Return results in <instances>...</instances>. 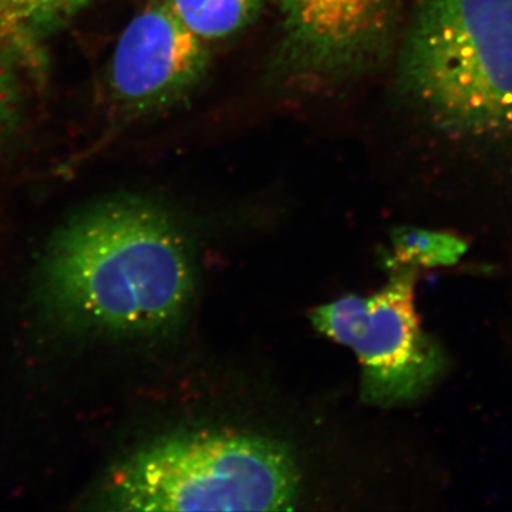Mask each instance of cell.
Listing matches in <instances>:
<instances>
[{
	"label": "cell",
	"instance_id": "3",
	"mask_svg": "<svg viewBox=\"0 0 512 512\" xmlns=\"http://www.w3.org/2000/svg\"><path fill=\"white\" fill-rule=\"evenodd\" d=\"M285 444L234 430L165 434L121 458L93 495L106 511H284L301 494Z\"/></svg>",
	"mask_w": 512,
	"mask_h": 512
},
{
	"label": "cell",
	"instance_id": "5",
	"mask_svg": "<svg viewBox=\"0 0 512 512\" xmlns=\"http://www.w3.org/2000/svg\"><path fill=\"white\" fill-rule=\"evenodd\" d=\"M402 0H281L275 72L336 82L375 69L392 49Z\"/></svg>",
	"mask_w": 512,
	"mask_h": 512
},
{
	"label": "cell",
	"instance_id": "4",
	"mask_svg": "<svg viewBox=\"0 0 512 512\" xmlns=\"http://www.w3.org/2000/svg\"><path fill=\"white\" fill-rule=\"evenodd\" d=\"M417 269L393 266L370 296L348 295L312 313L315 328L353 350L362 367V396L377 406L419 399L443 373L444 353L421 328Z\"/></svg>",
	"mask_w": 512,
	"mask_h": 512
},
{
	"label": "cell",
	"instance_id": "7",
	"mask_svg": "<svg viewBox=\"0 0 512 512\" xmlns=\"http://www.w3.org/2000/svg\"><path fill=\"white\" fill-rule=\"evenodd\" d=\"M43 40L0 0V183L15 171L33 130L32 111L46 86Z\"/></svg>",
	"mask_w": 512,
	"mask_h": 512
},
{
	"label": "cell",
	"instance_id": "6",
	"mask_svg": "<svg viewBox=\"0 0 512 512\" xmlns=\"http://www.w3.org/2000/svg\"><path fill=\"white\" fill-rule=\"evenodd\" d=\"M210 63V43L178 18L170 2L148 0L111 56V104L124 117L171 109L200 86Z\"/></svg>",
	"mask_w": 512,
	"mask_h": 512
},
{
	"label": "cell",
	"instance_id": "2",
	"mask_svg": "<svg viewBox=\"0 0 512 512\" xmlns=\"http://www.w3.org/2000/svg\"><path fill=\"white\" fill-rule=\"evenodd\" d=\"M397 82L456 140H512V0H417Z\"/></svg>",
	"mask_w": 512,
	"mask_h": 512
},
{
	"label": "cell",
	"instance_id": "8",
	"mask_svg": "<svg viewBox=\"0 0 512 512\" xmlns=\"http://www.w3.org/2000/svg\"><path fill=\"white\" fill-rule=\"evenodd\" d=\"M171 8L205 42L231 39L249 28L271 0H168Z\"/></svg>",
	"mask_w": 512,
	"mask_h": 512
},
{
	"label": "cell",
	"instance_id": "9",
	"mask_svg": "<svg viewBox=\"0 0 512 512\" xmlns=\"http://www.w3.org/2000/svg\"><path fill=\"white\" fill-rule=\"evenodd\" d=\"M392 244L393 265L414 269L454 265L467 252L463 238L424 228H397Z\"/></svg>",
	"mask_w": 512,
	"mask_h": 512
},
{
	"label": "cell",
	"instance_id": "10",
	"mask_svg": "<svg viewBox=\"0 0 512 512\" xmlns=\"http://www.w3.org/2000/svg\"><path fill=\"white\" fill-rule=\"evenodd\" d=\"M43 6L57 15L67 16L72 18L76 16L83 8H86L92 0H39Z\"/></svg>",
	"mask_w": 512,
	"mask_h": 512
},
{
	"label": "cell",
	"instance_id": "1",
	"mask_svg": "<svg viewBox=\"0 0 512 512\" xmlns=\"http://www.w3.org/2000/svg\"><path fill=\"white\" fill-rule=\"evenodd\" d=\"M195 289L181 229L146 198H109L70 218L36 278L46 325L66 335H138L183 318Z\"/></svg>",
	"mask_w": 512,
	"mask_h": 512
}]
</instances>
